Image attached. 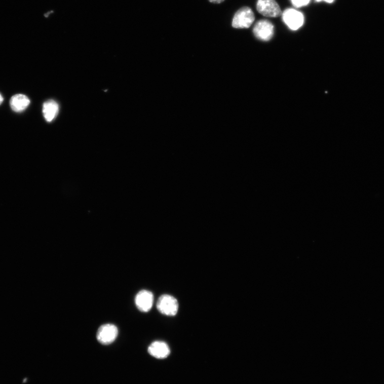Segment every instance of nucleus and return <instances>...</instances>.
<instances>
[{
  "label": "nucleus",
  "mask_w": 384,
  "mask_h": 384,
  "mask_svg": "<svg viewBox=\"0 0 384 384\" xmlns=\"http://www.w3.org/2000/svg\"><path fill=\"white\" fill-rule=\"evenodd\" d=\"M149 355L157 359L167 358L170 350L167 343L164 341H156L151 343L148 349Z\"/></svg>",
  "instance_id": "6e6552de"
},
{
  "label": "nucleus",
  "mask_w": 384,
  "mask_h": 384,
  "mask_svg": "<svg viewBox=\"0 0 384 384\" xmlns=\"http://www.w3.org/2000/svg\"><path fill=\"white\" fill-rule=\"evenodd\" d=\"M316 1L317 3H320V2H326L327 3H328V4H332V3H333V2H335V0H316Z\"/></svg>",
  "instance_id": "ddd939ff"
},
{
  "label": "nucleus",
  "mask_w": 384,
  "mask_h": 384,
  "mask_svg": "<svg viewBox=\"0 0 384 384\" xmlns=\"http://www.w3.org/2000/svg\"><path fill=\"white\" fill-rule=\"evenodd\" d=\"M135 304L141 312H147L152 308L154 296L150 291L143 290L140 291L135 299Z\"/></svg>",
  "instance_id": "0eeeda50"
},
{
  "label": "nucleus",
  "mask_w": 384,
  "mask_h": 384,
  "mask_svg": "<svg viewBox=\"0 0 384 384\" xmlns=\"http://www.w3.org/2000/svg\"><path fill=\"white\" fill-rule=\"evenodd\" d=\"M283 21L292 31H297L304 23V16L294 9H287L282 14Z\"/></svg>",
  "instance_id": "7ed1b4c3"
},
{
  "label": "nucleus",
  "mask_w": 384,
  "mask_h": 384,
  "mask_svg": "<svg viewBox=\"0 0 384 384\" xmlns=\"http://www.w3.org/2000/svg\"><path fill=\"white\" fill-rule=\"evenodd\" d=\"M257 10L259 14L267 17H278L282 15L281 8L276 0H258Z\"/></svg>",
  "instance_id": "20e7f679"
},
{
  "label": "nucleus",
  "mask_w": 384,
  "mask_h": 384,
  "mask_svg": "<svg viewBox=\"0 0 384 384\" xmlns=\"http://www.w3.org/2000/svg\"><path fill=\"white\" fill-rule=\"evenodd\" d=\"M311 2V0H291L293 6L299 8L308 6Z\"/></svg>",
  "instance_id": "9b49d317"
},
{
  "label": "nucleus",
  "mask_w": 384,
  "mask_h": 384,
  "mask_svg": "<svg viewBox=\"0 0 384 384\" xmlns=\"http://www.w3.org/2000/svg\"><path fill=\"white\" fill-rule=\"evenodd\" d=\"M30 100L25 95L17 94L13 96L10 100V105L16 112H22L29 106Z\"/></svg>",
  "instance_id": "1a4fd4ad"
},
{
  "label": "nucleus",
  "mask_w": 384,
  "mask_h": 384,
  "mask_svg": "<svg viewBox=\"0 0 384 384\" xmlns=\"http://www.w3.org/2000/svg\"><path fill=\"white\" fill-rule=\"evenodd\" d=\"M157 307L159 311L167 316H175L178 311V302L173 296L162 295L158 299Z\"/></svg>",
  "instance_id": "f03ea898"
},
{
  "label": "nucleus",
  "mask_w": 384,
  "mask_h": 384,
  "mask_svg": "<svg viewBox=\"0 0 384 384\" xmlns=\"http://www.w3.org/2000/svg\"><path fill=\"white\" fill-rule=\"evenodd\" d=\"M225 0H209V2L211 3H214L216 4H219L223 2H224Z\"/></svg>",
  "instance_id": "f8f14e48"
},
{
  "label": "nucleus",
  "mask_w": 384,
  "mask_h": 384,
  "mask_svg": "<svg viewBox=\"0 0 384 384\" xmlns=\"http://www.w3.org/2000/svg\"><path fill=\"white\" fill-rule=\"evenodd\" d=\"M118 335V328L112 324L100 326L97 332V339L103 345L110 344L116 339Z\"/></svg>",
  "instance_id": "423d86ee"
},
{
  "label": "nucleus",
  "mask_w": 384,
  "mask_h": 384,
  "mask_svg": "<svg viewBox=\"0 0 384 384\" xmlns=\"http://www.w3.org/2000/svg\"><path fill=\"white\" fill-rule=\"evenodd\" d=\"M255 17L253 11L248 7L240 8L236 13L232 26L236 28H248L255 21Z\"/></svg>",
  "instance_id": "f257e3e1"
},
{
  "label": "nucleus",
  "mask_w": 384,
  "mask_h": 384,
  "mask_svg": "<svg viewBox=\"0 0 384 384\" xmlns=\"http://www.w3.org/2000/svg\"><path fill=\"white\" fill-rule=\"evenodd\" d=\"M59 112V105L55 101L49 100L43 105V114L48 123L52 122L57 117Z\"/></svg>",
  "instance_id": "9d476101"
},
{
  "label": "nucleus",
  "mask_w": 384,
  "mask_h": 384,
  "mask_svg": "<svg viewBox=\"0 0 384 384\" xmlns=\"http://www.w3.org/2000/svg\"><path fill=\"white\" fill-rule=\"evenodd\" d=\"M4 102V98L3 96L0 94V105H1Z\"/></svg>",
  "instance_id": "4468645a"
},
{
  "label": "nucleus",
  "mask_w": 384,
  "mask_h": 384,
  "mask_svg": "<svg viewBox=\"0 0 384 384\" xmlns=\"http://www.w3.org/2000/svg\"><path fill=\"white\" fill-rule=\"evenodd\" d=\"M275 27L266 19L260 20L255 24L253 32L255 36L263 42H268L274 35Z\"/></svg>",
  "instance_id": "39448f33"
}]
</instances>
